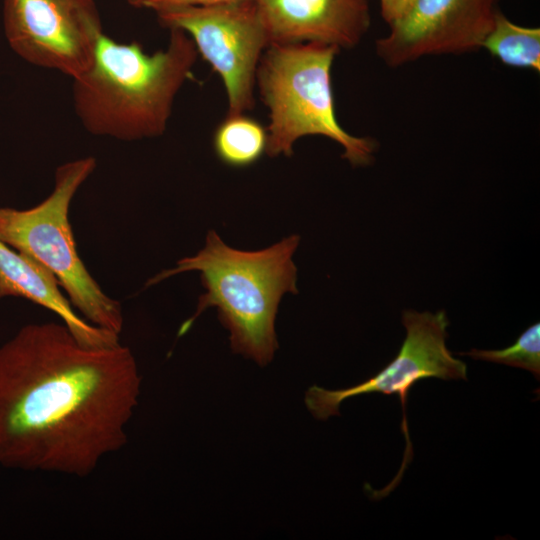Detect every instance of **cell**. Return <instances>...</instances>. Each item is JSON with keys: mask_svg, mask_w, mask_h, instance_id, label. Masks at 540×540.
I'll return each instance as SVG.
<instances>
[{"mask_svg": "<svg viewBox=\"0 0 540 540\" xmlns=\"http://www.w3.org/2000/svg\"><path fill=\"white\" fill-rule=\"evenodd\" d=\"M267 130L244 113L227 114L213 135L217 157L231 167H247L266 152Z\"/></svg>", "mask_w": 540, "mask_h": 540, "instance_id": "obj_13", "label": "cell"}, {"mask_svg": "<svg viewBox=\"0 0 540 540\" xmlns=\"http://www.w3.org/2000/svg\"><path fill=\"white\" fill-rule=\"evenodd\" d=\"M169 30L167 47L153 54L138 42L100 35L90 66L72 85L75 113L90 134L136 141L166 131L175 97L198 57L186 32Z\"/></svg>", "mask_w": 540, "mask_h": 540, "instance_id": "obj_2", "label": "cell"}, {"mask_svg": "<svg viewBox=\"0 0 540 540\" xmlns=\"http://www.w3.org/2000/svg\"><path fill=\"white\" fill-rule=\"evenodd\" d=\"M402 323L406 329L402 346L397 356L376 375L357 385L338 390L313 385L305 394L306 407L319 420L340 415L341 403L351 397L371 393L396 394L399 397L403 411L401 429L406 449L399 472L385 488L372 492L374 499L383 498L396 488L413 456L405 412L411 387L426 378L467 379L466 363L455 358L446 346L449 320L445 311L431 313L405 310Z\"/></svg>", "mask_w": 540, "mask_h": 540, "instance_id": "obj_6", "label": "cell"}, {"mask_svg": "<svg viewBox=\"0 0 540 540\" xmlns=\"http://www.w3.org/2000/svg\"><path fill=\"white\" fill-rule=\"evenodd\" d=\"M339 51L319 43L270 44L265 49L256 85L269 111L267 155L290 157L299 138L319 135L338 143L342 158L352 166L373 162L376 140L351 135L336 117L331 69Z\"/></svg>", "mask_w": 540, "mask_h": 540, "instance_id": "obj_4", "label": "cell"}, {"mask_svg": "<svg viewBox=\"0 0 540 540\" xmlns=\"http://www.w3.org/2000/svg\"><path fill=\"white\" fill-rule=\"evenodd\" d=\"M141 376L121 344L82 345L62 322L0 346V465L85 477L127 442Z\"/></svg>", "mask_w": 540, "mask_h": 540, "instance_id": "obj_1", "label": "cell"}, {"mask_svg": "<svg viewBox=\"0 0 540 540\" xmlns=\"http://www.w3.org/2000/svg\"><path fill=\"white\" fill-rule=\"evenodd\" d=\"M156 14L163 27L186 32L198 54L220 76L227 94V114L253 109L257 68L270 45L255 0L178 7Z\"/></svg>", "mask_w": 540, "mask_h": 540, "instance_id": "obj_7", "label": "cell"}, {"mask_svg": "<svg viewBox=\"0 0 540 540\" xmlns=\"http://www.w3.org/2000/svg\"><path fill=\"white\" fill-rule=\"evenodd\" d=\"M127 3H129L130 5L134 6V7H140L141 5V0H126Z\"/></svg>", "mask_w": 540, "mask_h": 540, "instance_id": "obj_17", "label": "cell"}, {"mask_svg": "<svg viewBox=\"0 0 540 540\" xmlns=\"http://www.w3.org/2000/svg\"><path fill=\"white\" fill-rule=\"evenodd\" d=\"M21 297L58 315L75 338L91 348L112 347L119 335L81 318L55 276L35 259L0 240V298Z\"/></svg>", "mask_w": 540, "mask_h": 540, "instance_id": "obj_11", "label": "cell"}, {"mask_svg": "<svg viewBox=\"0 0 540 540\" xmlns=\"http://www.w3.org/2000/svg\"><path fill=\"white\" fill-rule=\"evenodd\" d=\"M459 355L470 356L475 360L489 361L531 372L534 377L540 378V324H532L525 329L514 344L500 350L472 349L460 352Z\"/></svg>", "mask_w": 540, "mask_h": 540, "instance_id": "obj_14", "label": "cell"}, {"mask_svg": "<svg viewBox=\"0 0 540 540\" xmlns=\"http://www.w3.org/2000/svg\"><path fill=\"white\" fill-rule=\"evenodd\" d=\"M96 167L93 157L60 165L51 194L36 206L0 208V240L47 268L72 306L91 324L120 334L121 304L108 296L79 257L69 221L71 201Z\"/></svg>", "mask_w": 540, "mask_h": 540, "instance_id": "obj_5", "label": "cell"}, {"mask_svg": "<svg viewBox=\"0 0 540 540\" xmlns=\"http://www.w3.org/2000/svg\"><path fill=\"white\" fill-rule=\"evenodd\" d=\"M481 49L506 66L540 71V28L519 25L501 11Z\"/></svg>", "mask_w": 540, "mask_h": 540, "instance_id": "obj_12", "label": "cell"}, {"mask_svg": "<svg viewBox=\"0 0 540 540\" xmlns=\"http://www.w3.org/2000/svg\"><path fill=\"white\" fill-rule=\"evenodd\" d=\"M500 0H414L376 41V54L396 68L432 55L481 49Z\"/></svg>", "mask_w": 540, "mask_h": 540, "instance_id": "obj_9", "label": "cell"}, {"mask_svg": "<svg viewBox=\"0 0 540 540\" xmlns=\"http://www.w3.org/2000/svg\"><path fill=\"white\" fill-rule=\"evenodd\" d=\"M414 0H380L381 14L389 24L397 20Z\"/></svg>", "mask_w": 540, "mask_h": 540, "instance_id": "obj_16", "label": "cell"}, {"mask_svg": "<svg viewBox=\"0 0 540 540\" xmlns=\"http://www.w3.org/2000/svg\"><path fill=\"white\" fill-rule=\"evenodd\" d=\"M270 44L357 46L370 28L368 0H255Z\"/></svg>", "mask_w": 540, "mask_h": 540, "instance_id": "obj_10", "label": "cell"}, {"mask_svg": "<svg viewBox=\"0 0 540 540\" xmlns=\"http://www.w3.org/2000/svg\"><path fill=\"white\" fill-rule=\"evenodd\" d=\"M3 25L22 59L72 79L88 69L103 33L93 0H4Z\"/></svg>", "mask_w": 540, "mask_h": 540, "instance_id": "obj_8", "label": "cell"}, {"mask_svg": "<svg viewBox=\"0 0 540 540\" xmlns=\"http://www.w3.org/2000/svg\"><path fill=\"white\" fill-rule=\"evenodd\" d=\"M240 0H141L140 7L150 8L155 12L188 6H212Z\"/></svg>", "mask_w": 540, "mask_h": 540, "instance_id": "obj_15", "label": "cell"}, {"mask_svg": "<svg viewBox=\"0 0 540 540\" xmlns=\"http://www.w3.org/2000/svg\"><path fill=\"white\" fill-rule=\"evenodd\" d=\"M299 241L298 235H291L264 249L243 251L228 246L211 230L198 253L152 277L146 286L179 273L199 271L205 292L194 314L180 326L178 336L188 332L204 310L216 307L219 320L230 333L232 351L265 366L278 349L275 319L280 300L286 293L298 292L293 256Z\"/></svg>", "mask_w": 540, "mask_h": 540, "instance_id": "obj_3", "label": "cell"}]
</instances>
